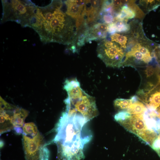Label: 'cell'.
I'll return each instance as SVG.
<instances>
[{"mask_svg":"<svg viewBox=\"0 0 160 160\" xmlns=\"http://www.w3.org/2000/svg\"><path fill=\"white\" fill-rule=\"evenodd\" d=\"M64 2L52 0L45 7L36 6L31 25L45 43L75 44L77 38L76 20L63 11Z\"/></svg>","mask_w":160,"mask_h":160,"instance_id":"6da1fadb","label":"cell"},{"mask_svg":"<svg viewBox=\"0 0 160 160\" xmlns=\"http://www.w3.org/2000/svg\"><path fill=\"white\" fill-rule=\"evenodd\" d=\"M87 122L82 117L63 113L56 126V134L54 140L57 146L58 159L81 160L84 158V147L92 137L91 132L84 127Z\"/></svg>","mask_w":160,"mask_h":160,"instance_id":"7a4b0ae2","label":"cell"},{"mask_svg":"<svg viewBox=\"0 0 160 160\" xmlns=\"http://www.w3.org/2000/svg\"><path fill=\"white\" fill-rule=\"evenodd\" d=\"M129 24L130 29L126 32L128 40L122 66L148 65L155 56V51L158 44L146 36L141 22L134 20Z\"/></svg>","mask_w":160,"mask_h":160,"instance_id":"3957f363","label":"cell"},{"mask_svg":"<svg viewBox=\"0 0 160 160\" xmlns=\"http://www.w3.org/2000/svg\"><path fill=\"white\" fill-rule=\"evenodd\" d=\"M64 88L68 95L65 101L67 115L82 117L87 122L98 115L95 97L82 89L76 78L67 80Z\"/></svg>","mask_w":160,"mask_h":160,"instance_id":"277c9868","label":"cell"},{"mask_svg":"<svg viewBox=\"0 0 160 160\" xmlns=\"http://www.w3.org/2000/svg\"><path fill=\"white\" fill-rule=\"evenodd\" d=\"M1 22L14 21L26 27L32 13L34 3L30 0H2Z\"/></svg>","mask_w":160,"mask_h":160,"instance_id":"5b68a950","label":"cell"},{"mask_svg":"<svg viewBox=\"0 0 160 160\" xmlns=\"http://www.w3.org/2000/svg\"><path fill=\"white\" fill-rule=\"evenodd\" d=\"M97 52V57L106 66H122L125 52L117 43L106 39L100 41L98 44Z\"/></svg>","mask_w":160,"mask_h":160,"instance_id":"8992f818","label":"cell"},{"mask_svg":"<svg viewBox=\"0 0 160 160\" xmlns=\"http://www.w3.org/2000/svg\"><path fill=\"white\" fill-rule=\"evenodd\" d=\"M23 142L26 160H39L44 144L43 138L39 132L32 138L23 133Z\"/></svg>","mask_w":160,"mask_h":160,"instance_id":"52a82bcc","label":"cell"},{"mask_svg":"<svg viewBox=\"0 0 160 160\" xmlns=\"http://www.w3.org/2000/svg\"><path fill=\"white\" fill-rule=\"evenodd\" d=\"M119 123L128 131L139 137L149 129L142 114L133 115Z\"/></svg>","mask_w":160,"mask_h":160,"instance_id":"ba28073f","label":"cell"},{"mask_svg":"<svg viewBox=\"0 0 160 160\" xmlns=\"http://www.w3.org/2000/svg\"><path fill=\"white\" fill-rule=\"evenodd\" d=\"M108 25L96 22L89 25L84 34L85 41H101L106 39L109 33Z\"/></svg>","mask_w":160,"mask_h":160,"instance_id":"9c48e42d","label":"cell"},{"mask_svg":"<svg viewBox=\"0 0 160 160\" xmlns=\"http://www.w3.org/2000/svg\"><path fill=\"white\" fill-rule=\"evenodd\" d=\"M87 0H68L64 2L65 6L66 13L76 20L84 16Z\"/></svg>","mask_w":160,"mask_h":160,"instance_id":"30bf717a","label":"cell"},{"mask_svg":"<svg viewBox=\"0 0 160 160\" xmlns=\"http://www.w3.org/2000/svg\"><path fill=\"white\" fill-rule=\"evenodd\" d=\"M104 1L88 0L85 11V23L87 26L96 22L98 20Z\"/></svg>","mask_w":160,"mask_h":160,"instance_id":"8fae6325","label":"cell"},{"mask_svg":"<svg viewBox=\"0 0 160 160\" xmlns=\"http://www.w3.org/2000/svg\"><path fill=\"white\" fill-rule=\"evenodd\" d=\"M142 92H139V94H143V100L150 108L155 110L159 106L160 89L152 93L150 91L145 93Z\"/></svg>","mask_w":160,"mask_h":160,"instance_id":"7c38bea8","label":"cell"},{"mask_svg":"<svg viewBox=\"0 0 160 160\" xmlns=\"http://www.w3.org/2000/svg\"><path fill=\"white\" fill-rule=\"evenodd\" d=\"M128 21L119 20H115L108 25V32L111 34L116 33H124L129 31L130 29Z\"/></svg>","mask_w":160,"mask_h":160,"instance_id":"4fadbf2b","label":"cell"},{"mask_svg":"<svg viewBox=\"0 0 160 160\" xmlns=\"http://www.w3.org/2000/svg\"><path fill=\"white\" fill-rule=\"evenodd\" d=\"M28 113L27 111L23 109H17L15 111L12 119V123L14 128H20L23 126Z\"/></svg>","mask_w":160,"mask_h":160,"instance_id":"5bb4252c","label":"cell"},{"mask_svg":"<svg viewBox=\"0 0 160 160\" xmlns=\"http://www.w3.org/2000/svg\"><path fill=\"white\" fill-rule=\"evenodd\" d=\"M136 14L135 11L129 6L123 5L120 12L115 18L117 20H127L134 18Z\"/></svg>","mask_w":160,"mask_h":160,"instance_id":"9a60e30c","label":"cell"},{"mask_svg":"<svg viewBox=\"0 0 160 160\" xmlns=\"http://www.w3.org/2000/svg\"><path fill=\"white\" fill-rule=\"evenodd\" d=\"M12 116L3 111L0 115V134L8 132L14 127L12 123Z\"/></svg>","mask_w":160,"mask_h":160,"instance_id":"2e32d148","label":"cell"},{"mask_svg":"<svg viewBox=\"0 0 160 160\" xmlns=\"http://www.w3.org/2000/svg\"><path fill=\"white\" fill-rule=\"evenodd\" d=\"M111 41L118 44L125 51L126 49L128 38L126 33H116L109 36Z\"/></svg>","mask_w":160,"mask_h":160,"instance_id":"e0dca14e","label":"cell"},{"mask_svg":"<svg viewBox=\"0 0 160 160\" xmlns=\"http://www.w3.org/2000/svg\"><path fill=\"white\" fill-rule=\"evenodd\" d=\"M147 108L142 102L136 101L133 102L127 109V111L131 114H140L144 113Z\"/></svg>","mask_w":160,"mask_h":160,"instance_id":"ac0fdd59","label":"cell"},{"mask_svg":"<svg viewBox=\"0 0 160 160\" xmlns=\"http://www.w3.org/2000/svg\"><path fill=\"white\" fill-rule=\"evenodd\" d=\"M136 96H133L130 99L117 98L114 101V105L119 109H127L134 102L136 101Z\"/></svg>","mask_w":160,"mask_h":160,"instance_id":"d6986e66","label":"cell"},{"mask_svg":"<svg viewBox=\"0 0 160 160\" xmlns=\"http://www.w3.org/2000/svg\"><path fill=\"white\" fill-rule=\"evenodd\" d=\"M139 4L146 11L149 12L160 6V0H140Z\"/></svg>","mask_w":160,"mask_h":160,"instance_id":"ffe728a7","label":"cell"},{"mask_svg":"<svg viewBox=\"0 0 160 160\" xmlns=\"http://www.w3.org/2000/svg\"><path fill=\"white\" fill-rule=\"evenodd\" d=\"M24 134L26 135L34 137L39 132L36 125L33 122L25 123L23 127Z\"/></svg>","mask_w":160,"mask_h":160,"instance_id":"44dd1931","label":"cell"},{"mask_svg":"<svg viewBox=\"0 0 160 160\" xmlns=\"http://www.w3.org/2000/svg\"><path fill=\"white\" fill-rule=\"evenodd\" d=\"M131 116L127 111H121L119 112L114 116L115 120L119 123L127 119Z\"/></svg>","mask_w":160,"mask_h":160,"instance_id":"7402d4cb","label":"cell"},{"mask_svg":"<svg viewBox=\"0 0 160 160\" xmlns=\"http://www.w3.org/2000/svg\"><path fill=\"white\" fill-rule=\"evenodd\" d=\"M49 151L48 149L43 147L41 151L39 160H49Z\"/></svg>","mask_w":160,"mask_h":160,"instance_id":"603a6c76","label":"cell"},{"mask_svg":"<svg viewBox=\"0 0 160 160\" xmlns=\"http://www.w3.org/2000/svg\"><path fill=\"white\" fill-rule=\"evenodd\" d=\"M155 71V69L152 66L148 65L146 68L145 73L146 77L148 78L152 76Z\"/></svg>","mask_w":160,"mask_h":160,"instance_id":"cb8c5ba5","label":"cell"},{"mask_svg":"<svg viewBox=\"0 0 160 160\" xmlns=\"http://www.w3.org/2000/svg\"><path fill=\"white\" fill-rule=\"evenodd\" d=\"M155 72L158 80V83L160 84V68L157 67L155 69Z\"/></svg>","mask_w":160,"mask_h":160,"instance_id":"d4e9b609","label":"cell"},{"mask_svg":"<svg viewBox=\"0 0 160 160\" xmlns=\"http://www.w3.org/2000/svg\"><path fill=\"white\" fill-rule=\"evenodd\" d=\"M157 116L159 118H160V106H159L157 110Z\"/></svg>","mask_w":160,"mask_h":160,"instance_id":"484cf974","label":"cell"}]
</instances>
